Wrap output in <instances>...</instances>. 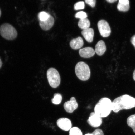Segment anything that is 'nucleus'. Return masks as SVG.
I'll use <instances>...</instances> for the list:
<instances>
[{
    "mask_svg": "<svg viewBox=\"0 0 135 135\" xmlns=\"http://www.w3.org/2000/svg\"><path fill=\"white\" fill-rule=\"evenodd\" d=\"M135 107V98L128 94L116 98L112 102V110L117 113L123 109H129Z\"/></svg>",
    "mask_w": 135,
    "mask_h": 135,
    "instance_id": "obj_1",
    "label": "nucleus"
},
{
    "mask_svg": "<svg viewBox=\"0 0 135 135\" xmlns=\"http://www.w3.org/2000/svg\"><path fill=\"white\" fill-rule=\"evenodd\" d=\"M94 110L95 113L101 118L107 117L112 110V102L107 98H102L96 104Z\"/></svg>",
    "mask_w": 135,
    "mask_h": 135,
    "instance_id": "obj_2",
    "label": "nucleus"
},
{
    "mask_svg": "<svg viewBox=\"0 0 135 135\" xmlns=\"http://www.w3.org/2000/svg\"><path fill=\"white\" fill-rule=\"evenodd\" d=\"M75 71L77 77L82 81L88 80L90 76V69L88 65L84 62H78L76 65Z\"/></svg>",
    "mask_w": 135,
    "mask_h": 135,
    "instance_id": "obj_3",
    "label": "nucleus"
},
{
    "mask_svg": "<svg viewBox=\"0 0 135 135\" xmlns=\"http://www.w3.org/2000/svg\"><path fill=\"white\" fill-rule=\"evenodd\" d=\"M0 35L7 40H12L17 36L18 33L13 25L5 23L0 26Z\"/></svg>",
    "mask_w": 135,
    "mask_h": 135,
    "instance_id": "obj_4",
    "label": "nucleus"
},
{
    "mask_svg": "<svg viewBox=\"0 0 135 135\" xmlns=\"http://www.w3.org/2000/svg\"><path fill=\"white\" fill-rule=\"evenodd\" d=\"M47 76L49 84L51 87L55 88L60 85V77L56 69L53 68L49 69L47 71Z\"/></svg>",
    "mask_w": 135,
    "mask_h": 135,
    "instance_id": "obj_5",
    "label": "nucleus"
},
{
    "mask_svg": "<svg viewBox=\"0 0 135 135\" xmlns=\"http://www.w3.org/2000/svg\"><path fill=\"white\" fill-rule=\"evenodd\" d=\"M98 27L101 36L105 38L110 35L111 30L109 23L105 20H101L98 23Z\"/></svg>",
    "mask_w": 135,
    "mask_h": 135,
    "instance_id": "obj_6",
    "label": "nucleus"
},
{
    "mask_svg": "<svg viewBox=\"0 0 135 135\" xmlns=\"http://www.w3.org/2000/svg\"><path fill=\"white\" fill-rule=\"evenodd\" d=\"M87 122L90 125L94 128H97L100 126L102 123V118L97 115L95 112H92L90 114Z\"/></svg>",
    "mask_w": 135,
    "mask_h": 135,
    "instance_id": "obj_7",
    "label": "nucleus"
},
{
    "mask_svg": "<svg viewBox=\"0 0 135 135\" xmlns=\"http://www.w3.org/2000/svg\"><path fill=\"white\" fill-rule=\"evenodd\" d=\"M57 124L60 129L64 131L70 130L72 127L71 121L70 119L67 118H60L57 120Z\"/></svg>",
    "mask_w": 135,
    "mask_h": 135,
    "instance_id": "obj_8",
    "label": "nucleus"
},
{
    "mask_svg": "<svg viewBox=\"0 0 135 135\" xmlns=\"http://www.w3.org/2000/svg\"><path fill=\"white\" fill-rule=\"evenodd\" d=\"M65 110L69 113H72L78 107V104L74 97L71 98L70 101L65 102L64 104Z\"/></svg>",
    "mask_w": 135,
    "mask_h": 135,
    "instance_id": "obj_9",
    "label": "nucleus"
},
{
    "mask_svg": "<svg viewBox=\"0 0 135 135\" xmlns=\"http://www.w3.org/2000/svg\"><path fill=\"white\" fill-rule=\"evenodd\" d=\"M79 54L82 58H90L95 55V51L91 47H87L81 49L79 51Z\"/></svg>",
    "mask_w": 135,
    "mask_h": 135,
    "instance_id": "obj_10",
    "label": "nucleus"
},
{
    "mask_svg": "<svg viewBox=\"0 0 135 135\" xmlns=\"http://www.w3.org/2000/svg\"><path fill=\"white\" fill-rule=\"evenodd\" d=\"M55 22V20L50 15L48 20L44 21H40V26L42 30H48L53 26Z\"/></svg>",
    "mask_w": 135,
    "mask_h": 135,
    "instance_id": "obj_11",
    "label": "nucleus"
},
{
    "mask_svg": "<svg viewBox=\"0 0 135 135\" xmlns=\"http://www.w3.org/2000/svg\"><path fill=\"white\" fill-rule=\"evenodd\" d=\"M83 36L89 43H91L93 40L94 31L92 28H89L86 30H84L81 32Z\"/></svg>",
    "mask_w": 135,
    "mask_h": 135,
    "instance_id": "obj_12",
    "label": "nucleus"
},
{
    "mask_svg": "<svg viewBox=\"0 0 135 135\" xmlns=\"http://www.w3.org/2000/svg\"><path fill=\"white\" fill-rule=\"evenodd\" d=\"M70 46L74 50L79 49L81 48L84 45V41L81 37H79L72 39L70 42Z\"/></svg>",
    "mask_w": 135,
    "mask_h": 135,
    "instance_id": "obj_13",
    "label": "nucleus"
},
{
    "mask_svg": "<svg viewBox=\"0 0 135 135\" xmlns=\"http://www.w3.org/2000/svg\"><path fill=\"white\" fill-rule=\"evenodd\" d=\"M106 50V47L105 43L103 40H100L96 44L94 50L98 55L101 56L104 54Z\"/></svg>",
    "mask_w": 135,
    "mask_h": 135,
    "instance_id": "obj_14",
    "label": "nucleus"
},
{
    "mask_svg": "<svg viewBox=\"0 0 135 135\" xmlns=\"http://www.w3.org/2000/svg\"><path fill=\"white\" fill-rule=\"evenodd\" d=\"M130 8L129 1V0H119L117 5V9L122 12L129 11Z\"/></svg>",
    "mask_w": 135,
    "mask_h": 135,
    "instance_id": "obj_15",
    "label": "nucleus"
},
{
    "mask_svg": "<svg viewBox=\"0 0 135 135\" xmlns=\"http://www.w3.org/2000/svg\"><path fill=\"white\" fill-rule=\"evenodd\" d=\"M90 25V21L87 18L80 19L79 20L78 23L79 27L83 30L88 29Z\"/></svg>",
    "mask_w": 135,
    "mask_h": 135,
    "instance_id": "obj_16",
    "label": "nucleus"
},
{
    "mask_svg": "<svg viewBox=\"0 0 135 135\" xmlns=\"http://www.w3.org/2000/svg\"><path fill=\"white\" fill-rule=\"evenodd\" d=\"M127 121L128 125L132 128L133 132L135 133V114L129 116Z\"/></svg>",
    "mask_w": 135,
    "mask_h": 135,
    "instance_id": "obj_17",
    "label": "nucleus"
},
{
    "mask_svg": "<svg viewBox=\"0 0 135 135\" xmlns=\"http://www.w3.org/2000/svg\"><path fill=\"white\" fill-rule=\"evenodd\" d=\"M62 99L61 94L59 93H55L54 94V98L52 99V102L54 104L58 105L61 103Z\"/></svg>",
    "mask_w": 135,
    "mask_h": 135,
    "instance_id": "obj_18",
    "label": "nucleus"
},
{
    "mask_svg": "<svg viewBox=\"0 0 135 135\" xmlns=\"http://www.w3.org/2000/svg\"><path fill=\"white\" fill-rule=\"evenodd\" d=\"M50 14L45 11H42L38 13V17L40 21H44L48 19Z\"/></svg>",
    "mask_w": 135,
    "mask_h": 135,
    "instance_id": "obj_19",
    "label": "nucleus"
},
{
    "mask_svg": "<svg viewBox=\"0 0 135 135\" xmlns=\"http://www.w3.org/2000/svg\"><path fill=\"white\" fill-rule=\"evenodd\" d=\"M69 135H83L81 130L77 127H74L70 130Z\"/></svg>",
    "mask_w": 135,
    "mask_h": 135,
    "instance_id": "obj_20",
    "label": "nucleus"
},
{
    "mask_svg": "<svg viewBox=\"0 0 135 135\" xmlns=\"http://www.w3.org/2000/svg\"><path fill=\"white\" fill-rule=\"evenodd\" d=\"M85 4L83 1H80L76 3L74 5V9L75 10H79L84 9Z\"/></svg>",
    "mask_w": 135,
    "mask_h": 135,
    "instance_id": "obj_21",
    "label": "nucleus"
},
{
    "mask_svg": "<svg viewBox=\"0 0 135 135\" xmlns=\"http://www.w3.org/2000/svg\"><path fill=\"white\" fill-rule=\"evenodd\" d=\"M75 16L76 18L83 19L87 18V13L84 11H80L76 13Z\"/></svg>",
    "mask_w": 135,
    "mask_h": 135,
    "instance_id": "obj_22",
    "label": "nucleus"
},
{
    "mask_svg": "<svg viewBox=\"0 0 135 135\" xmlns=\"http://www.w3.org/2000/svg\"><path fill=\"white\" fill-rule=\"evenodd\" d=\"M85 1L87 4L89 5L92 7H95L96 4L95 0H85Z\"/></svg>",
    "mask_w": 135,
    "mask_h": 135,
    "instance_id": "obj_23",
    "label": "nucleus"
},
{
    "mask_svg": "<svg viewBox=\"0 0 135 135\" xmlns=\"http://www.w3.org/2000/svg\"><path fill=\"white\" fill-rule=\"evenodd\" d=\"M92 134L93 135H104L103 131L100 129H96Z\"/></svg>",
    "mask_w": 135,
    "mask_h": 135,
    "instance_id": "obj_24",
    "label": "nucleus"
},
{
    "mask_svg": "<svg viewBox=\"0 0 135 135\" xmlns=\"http://www.w3.org/2000/svg\"><path fill=\"white\" fill-rule=\"evenodd\" d=\"M131 42L135 48V35H133L131 38Z\"/></svg>",
    "mask_w": 135,
    "mask_h": 135,
    "instance_id": "obj_25",
    "label": "nucleus"
},
{
    "mask_svg": "<svg viewBox=\"0 0 135 135\" xmlns=\"http://www.w3.org/2000/svg\"><path fill=\"white\" fill-rule=\"evenodd\" d=\"M117 0H106V1L109 3H113L117 1Z\"/></svg>",
    "mask_w": 135,
    "mask_h": 135,
    "instance_id": "obj_26",
    "label": "nucleus"
},
{
    "mask_svg": "<svg viewBox=\"0 0 135 135\" xmlns=\"http://www.w3.org/2000/svg\"><path fill=\"white\" fill-rule=\"evenodd\" d=\"M133 78L134 80L135 81V70L133 74Z\"/></svg>",
    "mask_w": 135,
    "mask_h": 135,
    "instance_id": "obj_27",
    "label": "nucleus"
},
{
    "mask_svg": "<svg viewBox=\"0 0 135 135\" xmlns=\"http://www.w3.org/2000/svg\"><path fill=\"white\" fill-rule=\"evenodd\" d=\"M2 66V62L1 59L0 58V68H1Z\"/></svg>",
    "mask_w": 135,
    "mask_h": 135,
    "instance_id": "obj_28",
    "label": "nucleus"
},
{
    "mask_svg": "<svg viewBox=\"0 0 135 135\" xmlns=\"http://www.w3.org/2000/svg\"><path fill=\"white\" fill-rule=\"evenodd\" d=\"M1 8H0V17H1Z\"/></svg>",
    "mask_w": 135,
    "mask_h": 135,
    "instance_id": "obj_29",
    "label": "nucleus"
},
{
    "mask_svg": "<svg viewBox=\"0 0 135 135\" xmlns=\"http://www.w3.org/2000/svg\"><path fill=\"white\" fill-rule=\"evenodd\" d=\"M85 135H93L92 134H86Z\"/></svg>",
    "mask_w": 135,
    "mask_h": 135,
    "instance_id": "obj_30",
    "label": "nucleus"
}]
</instances>
